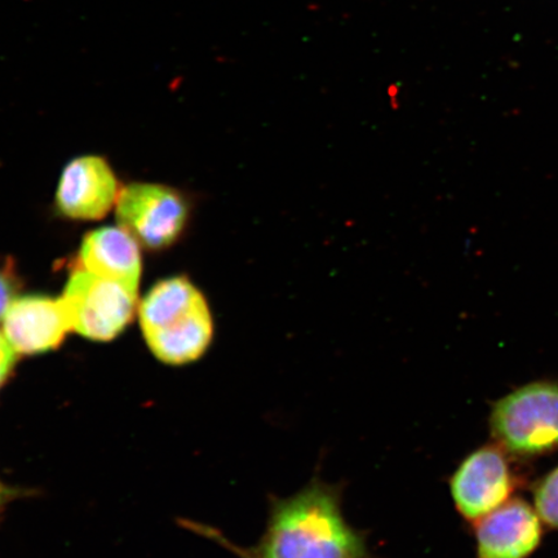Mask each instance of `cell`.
<instances>
[{
	"label": "cell",
	"mask_w": 558,
	"mask_h": 558,
	"mask_svg": "<svg viewBox=\"0 0 558 558\" xmlns=\"http://www.w3.org/2000/svg\"><path fill=\"white\" fill-rule=\"evenodd\" d=\"M181 525L225 543L246 558H367L365 539L341 513L339 494L323 483L277 500L259 546L247 553L222 539L211 527L191 521H181Z\"/></svg>",
	"instance_id": "cell-1"
},
{
	"label": "cell",
	"mask_w": 558,
	"mask_h": 558,
	"mask_svg": "<svg viewBox=\"0 0 558 558\" xmlns=\"http://www.w3.org/2000/svg\"><path fill=\"white\" fill-rule=\"evenodd\" d=\"M138 316L146 344L165 364H191L211 345L213 314L190 279L158 282L144 298Z\"/></svg>",
	"instance_id": "cell-2"
},
{
	"label": "cell",
	"mask_w": 558,
	"mask_h": 558,
	"mask_svg": "<svg viewBox=\"0 0 558 558\" xmlns=\"http://www.w3.org/2000/svg\"><path fill=\"white\" fill-rule=\"evenodd\" d=\"M492 434L515 457L546 456L558 450V383L536 381L494 404Z\"/></svg>",
	"instance_id": "cell-3"
},
{
	"label": "cell",
	"mask_w": 558,
	"mask_h": 558,
	"mask_svg": "<svg viewBox=\"0 0 558 558\" xmlns=\"http://www.w3.org/2000/svg\"><path fill=\"white\" fill-rule=\"evenodd\" d=\"M64 302L72 331L95 341H110L134 318L137 291L75 269L65 286Z\"/></svg>",
	"instance_id": "cell-4"
},
{
	"label": "cell",
	"mask_w": 558,
	"mask_h": 558,
	"mask_svg": "<svg viewBox=\"0 0 558 558\" xmlns=\"http://www.w3.org/2000/svg\"><path fill=\"white\" fill-rule=\"evenodd\" d=\"M116 206L121 228L143 247L155 251L172 246L190 216L183 195L159 184H130L121 191Z\"/></svg>",
	"instance_id": "cell-5"
},
{
	"label": "cell",
	"mask_w": 558,
	"mask_h": 558,
	"mask_svg": "<svg viewBox=\"0 0 558 558\" xmlns=\"http://www.w3.org/2000/svg\"><path fill=\"white\" fill-rule=\"evenodd\" d=\"M515 488V477L506 450L487 445L470 453L450 480L458 512L476 523L507 504Z\"/></svg>",
	"instance_id": "cell-6"
},
{
	"label": "cell",
	"mask_w": 558,
	"mask_h": 558,
	"mask_svg": "<svg viewBox=\"0 0 558 558\" xmlns=\"http://www.w3.org/2000/svg\"><path fill=\"white\" fill-rule=\"evenodd\" d=\"M120 193L118 180L107 160L96 156L81 157L62 172L56 205L65 218L100 220L117 205Z\"/></svg>",
	"instance_id": "cell-7"
},
{
	"label": "cell",
	"mask_w": 558,
	"mask_h": 558,
	"mask_svg": "<svg viewBox=\"0 0 558 558\" xmlns=\"http://www.w3.org/2000/svg\"><path fill=\"white\" fill-rule=\"evenodd\" d=\"M3 333L19 354H40L58 349L72 331L62 299L29 295L13 300L7 310Z\"/></svg>",
	"instance_id": "cell-8"
},
{
	"label": "cell",
	"mask_w": 558,
	"mask_h": 558,
	"mask_svg": "<svg viewBox=\"0 0 558 558\" xmlns=\"http://www.w3.org/2000/svg\"><path fill=\"white\" fill-rule=\"evenodd\" d=\"M542 538L541 515L522 499L508 500L476 522L477 558H529Z\"/></svg>",
	"instance_id": "cell-9"
},
{
	"label": "cell",
	"mask_w": 558,
	"mask_h": 558,
	"mask_svg": "<svg viewBox=\"0 0 558 558\" xmlns=\"http://www.w3.org/2000/svg\"><path fill=\"white\" fill-rule=\"evenodd\" d=\"M81 268L138 291L142 255L138 242L123 228L107 227L85 236L80 251Z\"/></svg>",
	"instance_id": "cell-10"
},
{
	"label": "cell",
	"mask_w": 558,
	"mask_h": 558,
	"mask_svg": "<svg viewBox=\"0 0 558 558\" xmlns=\"http://www.w3.org/2000/svg\"><path fill=\"white\" fill-rule=\"evenodd\" d=\"M534 504L542 521L558 529V466L535 486Z\"/></svg>",
	"instance_id": "cell-11"
},
{
	"label": "cell",
	"mask_w": 558,
	"mask_h": 558,
	"mask_svg": "<svg viewBox=\"0 0 558 558\" xmlns=\"http://www.w3.org/2000/svg\"><path fill=\"white\" fill-rule=\"evenodd\" d=\"M17 352L10 344V341L4 337L3 331H0V389L9 381L13 369H15L17 361Z\"/></svg>",
	"instance_id": "cell-12"
},
{
	"label": "cell",
	"mask_w": 558,
	"mask_h": 558,
	"mask_svg": "<svg viewBox=\"0 0 558 558\" xmlns=\"http://www.w3.org/2000/svg\"><path fill=\"white\" fill-rule=\"evenodd\" d=\"M16 296V281L10 274L0 269V319H3L7 310Z\"/></svg>",
	"instance_id": "cell-13"
},
{
	"label": "cell",
	"mask_w": 558,
	"mask_h": 558,
	"mask_svg": "<svg viewBox=\"0 0 558 558\" xmlns=\"http://www.w3.org/2000/svg\"><path fill=\"white\" fill-rule=\"evenodd\" d=\"M23 495V492L19 490V488L11 487L5 485L3 481H0V515H2L13 500Z\"/></svg>",
	"instance_id": "cell-14"
}]
</instances>
